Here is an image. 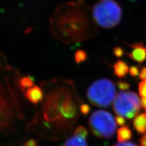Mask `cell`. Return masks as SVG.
Returning <instances> with one entry per match:
<instances>
[{"label": "cell", "mask_w": 146, "mask_h": 146, "mask_svg": "<svg viewBox=\"0 0 146 146\" xmlns=\"http://www.w3.org/2000/svg\"><path fill=\"white\" fill-rule=\"evenodd\" d=\"M19 85L22 92L25 93L27 90L34 86L35 84L33 79H32L29 76H28L26 77H20L19 80Z\"/></svg>", "instance_id": "4fadbf2b"}, {"label": "cell", "mask_w": 146, "mask_h": 146, "mask_svg": "<svg viewBox=\"0 0 146 146\" xmlns=\"http://www.w3.org/2000/svg\"><path fill=\"white\" fill-rule=\"evenodd\" d=\"M130 1H136V0H130Z\"/></svg>", "instance_id": "4316f807"}, {"label": "cell", "mask_w": 146, "mask_h": 146, "mask_svg": "<svg viewBox=\"0 0 146 146\" xmlns=\"http://www.w3.org/2000/svg\"><path fill=\"white\" fill-rule=\"evenodd\" d=\"M144 138L146 139V133H145V135H144Z\"/></svg>", "instance_id": "484cf974"}, {"label": "cell", "mask_w": 146, "mask_h": 146, "mask_svg": "<svg viewBox=\"0 0 146 146\" xmlns=\"http://www.w3.org/2000/svg\"><path fill=\"white\" fill-rule=\"evenodd\" d=\"M74 57L76 62L77 64H79L86 60V58H87V54L83 50H78L75 53Z\"/></svg>", "instance_id": "5bb4252c"}, {"label": "cell", "mask_w": 146, "mask_h": 146, "mask_svg": "<svg viewBox=\"0 0 146 146\" xmlns=\"http://www.w3.org/2000/svg\"><path fill=\"white\" fill-rule=\"evenodd\" d=\"M74 134L82 136L84 137V138H86V136L88 135V130L85 127L79 126L77 127L74 130Z\"/></svg>", "instance_id": "9a60e30c"}, {"label": "cell", "mask_w": 146, "mask_h": 146, "mask_svg": "<svg viewBox=\"0 0 146 146\" xmlns=\"http://www.w3.org/2000/svg\"><path fill=\"white\" fill-rule=\"evenodd\" d=\"M44 91L35 85L24 93L25 98L27 101L34 105L42 102L44 99Z\"/></svg>", "instance_id": "ba28073f"}, {"label": "cell", "mask_w": 146, "mask_h": 146, "mask_svg": "<svg viewBox=\"0 0 146 146\" xmlns=\"http://www.w3.org/2000/svg\"><path fill=\"white\" fill-rule=\"evenodd\" d=\"M129 72L130 76L133 77H136L139 75V71L138 68L136 66H132L130 68Z\"/></svg>", "instance_id": "d6986e66"}, {"label": "cell", "mask_w": 146, "mask_h": 146, "mask_svg": "<svg viewBox=\"0 0 146 146\" xmlns=\"http://www.w3.org/2000/svg\"><path fill=\"white\" fill-rule=\"evenodd\" d=\"M116 93L115 86L110 80L100 79L89 86L86 96L93 106L106 108L114 102Z\"/></svg>", "instance_id": "277c9868"}, {"label": "cell", "mask_w": 146, "mask_h": 146, "mask_svg": "<svg viewBox=\"0 0 146 146\" xmlns=\"http://www.w3.org/2000/svg\"><path fill=\"white\" fill-rule=\"evenodd\" d=\"M125 54L124 49L121 47L116 46L113 49V54L117 58H121Z\"/></svg>", "instance_id": "e0dca14e"}, {"label": "cell", "mask_w": 146, "mask_h": 146, "mask_svg": "<svg viewBox=\"0 0 146 146\" xmlns=\"http://www.w3.org/2000/svg\"><path fill=\"white\" fill-rule=\"evenodd\" d=\"M80 112L82 114H84V115H87L89 113V112L90 111L91 108L88 105L84 104H82L80 106Z\"/></svg>", "instance_id": "ffe728a7"}, {"label": "cell", "mask_w": 146, "mask_h": 146, "mask_svg": "<svg viewBox=\"0 0 146 146\" xmlns=\"http://www.w3.org/2000/svg\"><path fill=\"white\" fill-rule=\"evenodd\" d=\"M94 21L104 29H111L121 21L122 9L115 0H100L92 9Z\"/></svg>", "instance_id": "3957f363"}, {"label": "cell", "mask_w": 146, "mask_h": 146, "mask_svg": "<svg viewBox=\"0 0 146 146\" xmlns=\"http://www.w3.org/2000/svg\"><path fill=\"white\" fill-rule=\"evenodd\" d=\"M115 120H116V124L119 126L122 127L125 124V120L124 119V118L121 116H118V115L116 116Z\"/></svg>", "instance_id": "44dd1931"}, {"label": "cell", "mask_w": 146, "mask_h": 146, "mask_svg": "<svg viewBox=\"0 0 146 146\" xmlns=\"http://www.w3.org/2000/svg\"><path fill=\"white\" fill-rule=\"evenodd\" d=\"M114 74L118 78H123L124 77L129 71V68L127 63L121 60H117L113 66Z\"/></svg>", "instance_id": "30bf717a"}, {"label": "cell", "mask_w": 146, "mask_h": 146, "mask_svg": "<svg viewBox=\"0 0 146 146\" xmlns=\"http://www.w3.org/2000/svg\"><path fill=\"white\" fill-rule=\"evenodd\" d=\"M3 83V79L0 82V132L11 128L16 120L22 119L23 115L22 104L18 103L17 98L11 97V90L9 86L4 88Z\"/></svg>", "instance_id": "7a4b0ae2"}, {"label": "cell", "mask_w": 146, "mask_h": 146, "mask_svg": "<svg viewBox=\"0 0 146 146\" xmlns=\"http://www.w3.org/2000/svg\"><path fill=\"white\" fill-rule=\"evenodd\" d=\"M139 93L142 98H146V79L144 80L139 84Z\"/></svg>", "instance_id": "2e32d148"}, {"label": "cell", "mask_w": 146, "mask_h": 146, "mask_svg": "<svg viewBox=\"0 0 146 146\" xmlns=\"http://www.w3.org/2000/svg\"><path fill=\"white\" fill-rule=\"evenodd\" d=\"M132 138L131 130L128 126L122 127L117 131V139L119 142H125Z\"/></svg>", "instance_id": "7c38bea8"}, {"label": "cell", "mask_w": 146, "mask_h": 146, "mask_svg": "<svg viewBox=\"0 0 146 146\" xmlns=\"http://www.w3.org/2000/svg\"><path fill=\"white\" fill-rule=\"evenodd\" d=\"M125 44L131 48V51L130 52H126L128 57L138 63H142L144 62L146 58V46L143 42H137L130 44Z\"/></svg>", "instance_id": "52a82bcc"}, {"label": "cell", "mask_w": 146, "mask_h": 146, "mask_svg": "<svg viewBox=\"0 0 146 146\" xmlns=\"http://www.w3.org/2000/svg\"><path fill=\"white\" fill-rule=\"evenodd\" d=\"M88 126L93 135L100 139L111 138L116 130L115 119L110 113L104 110H97L91 114Z\"/></svg>", "instance_id": "5b68a950"}, {"label": "cell", "mask_w": 146, "mask_h": 146, "mask_svg": "<svg viewBox=\"0 0 146 146\" xmlns=\"http://www.w3.org/2000/svg\"><path fill=\"white\" fill-rule=\"evenodd\" d=\"M113 146H137L136 144H135L131 142H119L117 143L116 144L114 145Z\"/></svg>", "instance_id": "7402d4cb"}, {"label": "cell", "mask_w": 146, "mask_h": 146, "mask_svg": "<svg viewBox=\"0 0 146 146\" xmlns=\"http://www.w3.org/2000/svg\"><path fill=\"white\" fill-rule=\"evenodd\" d=\"M63 146H87V144L86 138L74 133L66 141Z\"/></svg>", "instance_id": "8fae6325"}, {"label": "cell", "mask_w": 146, "mask_h": 146, "mask_svg": "<svg viewBox=\"0 0 146 146\" xmlns=\"http://www.w3.org/2000/svg\"><path fill=\"white\" fill-rule=\"evenodd\" d=\"M72 84L65 82L54 91L47 94L46 103L42 104V116L46 124L70 127L79 117L78 102L74 88H70Z\"/></svg>", "instance_id": "6da1fadb"}, {"label": "cell", "mask_w": 146, "mask_h": 146, "mask_svg": "<svg viewBox=\"0 0 146 146\" xmlns=\"http://www.w3.org/2000/svg\"><path fill=\"white\" fill-rule=\"evenodd\" d=\"M141 105L143 108L146 110V98H143L141 100Z\"/></svg>", "instance_id": "cb8c5ba5"}, {"label": "cell", "mask_w": 146, "mask_h": 146, "mask_svg": "<svg viewBox=\"0 0 146 146\" xmlns=\"http://www.w3.org/2000/svg\"><path fill=\"white\" fill-rule=\"evenodd\" d=\"M141 100L133 91H120L114 100L113 111L118 116L130 119L136 116L141 110Z\"/></svg>", "instance_id": "8992f818"}, {"label": "cell", "mask_w": 146, "mask_h": 146, "mask_svg": "<svg viewBox=\"0 0 146 146\" xmlns=\"http://www.w3.org/2000/svg\"><path fill=\"white\" fill-rule=\"evenodd\" d=\"M117 86L121 90H126L130 87V85L128 82L124 81H119L117 83Z\"/></svg>", "instance_id": "ac0fdd59"}, {"label": "cell", "mask_w": 146, "mask_h": 146, "mask_svg": "<svg viewBox=\"0 0 146 146\" xmlns=\"http://www.w3.org/2000/svg\"><path fill=\"white\" fill-rule=\"evenodd\" d=\"M139 77L141 80H145L146 79V67H143L139 73Z\"/></svg>", "instance_id": "603a6c76"}, {"label": "cell", "mask_w": 146, "mask_h": 146, "mask_svg": "<svg viewBox=\"0 0 146 146\" xmlns=\"http://www.w3.org/2000/svg\"><path fill=\"white\" fill-rule=\"evenodd\" d=\"M140 143L141 146H146V139L144 136L140 139Z\"/></svg>", "instance_id": "d4e9b609"}, {"label": "cell", "mask_w": 146, "mask_h": 146, "mask_svg": "<svg viewBox=\"0 0 146 146\" xmlns=\"http://www.w3.org/2000/svg\"><path fill=\"white\" fill-rule=\"evenodd\" d=\"M133 127L139 134L146 133V113H142L135 116L133 120Z\"/></svg>", "instance_id": "9c48e42d"}]
</instances>
